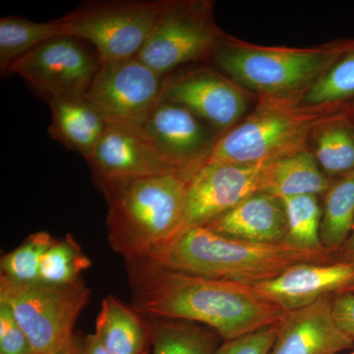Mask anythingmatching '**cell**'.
Returning <instances> with one entry per match:
<instances>
[{
	"mask_svg": "<svg viewBox=\"0 0 354 354\" xmlns=\"http://www.w3.org/2000/svg\"><path fill=\"white\" fill-rule=\"evenodd\" d=\"M174 0L87 1L59 18L67 36L87 41L101 64L136 57Z\"/></svg>",
	"mask_w": 354,
	"mask_h": 354,
	"instance_id": "8992f818",
	"label": "cell"
},
{
	"mask_svg": "<svg viewBox=\"0 0 354 354\" xmlns=\"http://www.w3.org/2000/svg\"><path fill=\"white\" fill-rule=\"evenodd\" d=\"M348 44L341 41L315 48H265L225 36L211 57L230 80L259 97L288 99L315 82Z\"/></svg>",
	"mask_w": 354,
	"mask_h": 354,
	"instance_id": "5b68a950",
	"label": "cell"
},
{
	"mask_svg": "<svg viewBox=\"0 0 354 354\" xmlns=\"http://www.w3.org/2000/svg\"><path fill=\"white\" fill-rule=\"evenodd\" d=\"M95 335L113 354H146L152 344L149 317L111 295L102 300Z\"/></svg>",
	"mask_w": 354,
	"mask_h": 354,
	"instance_id": "ac0fdd59",
	"label": "cell"
},
{
	"mask_svg": "<svg viewBox=\"0 0 354 354\" xmlns=\"http://www.w3.org/2000/svg\"><path fill=\"white\" fill-rule=\"evenodd\" d=\"M192 177L164 174L97 184L108 203L109 245L127 262L142 259L180 230Z\"/></svg>",
	"mask_w": 354,
	"mask_h": 354,
	"instance_id": "3957f363",
	"label": "cell"
},
{
	"mask_svg": "<svg viewBox=\"0 0 354 354\" xmlns=\"http://www.w3.org/2000/svg\"><path fill=\"white\" fill-rule=\"evenodd\" d=\"M288 99L308 108L351 109L354 104V39H349L344 53L315 82Z\"/></svg>",
	"mask_w": 354,
	"mask_h": 354,
	"instance_id": "7402d4cb",
	"label": "cell"
},
{
	"mask_svg": "<svg viewBox=\"0 0 354 354\" xmlns=\"http://www.w3.org/2000/svg\"><path fill=\"white\" fill-rule=\"evenodd\" d=\"M87 162L95 184L155 174H185L165 157L142 127L106 124Z\"/></svg>",
	"mask_w": 354,
	"mask_h": 354,
	"instance_id": "4fadbf2b",
	"label": "cell"
},
{
	"mask_svg": "<svg viewBox=\"0 0 354 354\" xmlns=\"http://www.w3.org/2000/svg\"><path fill=\"white\" fill-rule=\"evenodd\" d=\"M288 236L286 243L307 250H327L321 242L322 206L315 195L285 198Z\"/></svg>",
	"mask_w": 354,
	"mask_h": 354,
	"instance_id": "484cf974",
	"label": "cell"
},
{
	"mask_svg": "<svg viewBox=\"0 0 354 354\" xmlns=\"http://www.w3.org/2000/svg\"><path fill=\"white\" fill-rule=\"evenodd\" d=\"M80 337L74 335L73 339H70L68 342L62 346V348H57V351H51L46 354H82L81 349Z\"/></svg>",
	"mask_w": 354,
	"mask_h": 354,
	"instance_id": "d6a6232c",
	"label": "cell"
},
{
	"mask_svg": "<svg viewBox=\"0 0 354 354\" xmlns=\"http://www.w3.org/2000/svg\"><path fill=\"white\" fill-rule=\"evenodd\" d=\"M348 291H353V292H354V286H353V288H351V290H349Z\"/></svg>",
	"mask_w": 354,
	"mask_h": 354,
	"instance_id": "d590c367",
	"label": "cell"
},
{
	"mask_svg": "<svg viewBox=\"0 0 354 354\" xmlns=\"http://www.w3.org/2000/svg\"><path fill=\"white\" fill-rule=\"evenodd\" d=\"M142 128L165 157L190 176L206 164L221 136L189 109L162 100Z\"/></svg>",
	"mask_w": 354,
	"mask_h": 354,
	"instance_id": "5bb4252c",
	"label": "cell"
},
{
	"mask_svg": "<svg viewBox=\"0 0 354 354\" xmlns=\"http://www.w3.org/2000/svg\"><path fill=\"white\" fill-rule=\"evenodd\" d=\"M266 165L223 162L203 165L191 178L183 225L176 236L190 228L204 227L261 192Z\"/></svg>",
	"mask_w": 354,
	"mask_h": 354,
	"instance_id": "7c38bea8",
	"label": "cell"
},
{
	"mask_svg": "<svg viewBox=\"0 0 354 354\" xmlns=\"http://www.w3.org/2000/svg\"><path fill=\"white\" fill-rule=\"evenodd\" d=\"M332 181L308 148L266 165L261 192L281 199L300 195L320 197Z\"/></svg>",
	"mask_w": 354,
	"mask_h": 354,
	"instance_id": "ffe728a7",
	"label": "cell"
},
{
	"mask_svg": "<svg viewBox=\"0 0 354 354\" xmlns=\"http://www.w3.org/2000/svg\"><path fill=\"white\" fill-rule=\"evenodd\" d=\"M354 227V171L333 179L322 195L320 236L324 248L337 254Z\"/></svg>",
	"mask_w": 354,
	"mask_h": 354,
	"instance_id": "d4e9b609",
	"label": "cell"
},
{
	"mask_svg": "<svg viewBox=\"0 0 354 354\" xmlns=\"http://www.w3.org/2000/svg\"><path fill=\"white\" fill-rule=\"evenodd\" d=\"M225 38L214 22L212 2L174 0L136 58L165 77L184 64L212 57Z\"/></svg>",
	"mask_w": 354,
	"mask_h": 354,
	"instance_id": "ba28073f",
	"label": "cell"
},
{
	"mask_svg": "<svg viewBox=\"0 0 354 354\" xmlns=\"http://www.w3.org/2000/svg\"><path fill=\"white\" fill-rule=\"evenodd\" d=\"M164 82L136 57L104 62L85 99L108 124L141 128L162 101Z\"/></svg>",
	"mask_w": 354,
	"mask_h": 354,
	"instance_id": "30bf717a",
	"label": "cell"
},
{
	"mask_svg": "<svg viewBox=\"0 0 354 354\" xmlns=\"http://www.w3.org/2000/svg\"><path fill=\"white\" fill-rule=\"evenodd\" d=\"M348 354H354V351H353V353H348Z\"/></svg>",
	"mask_w": 354,
	"mask_h": 354,
	"instance_id": "8d00e7d4",
	"label": "cell"
},
{
	"mask_svg": "<svg viewBox=\"0 0 354 354\" xmlns=\"http://www.w3.org/2000/svg\"><path fill=\"white\" fill-rule=\"evenodd\" d=\"M162 100L189 109L221 135L243 120L250 94L220 72L197 67L165 76Z\"/></svg>",
	"mask_w": 354,
	"mask_h": 354,
	"instance_id": "8fae6325",
	"label": "cell"
},
{
	"mask_svg": "<svg viewBox=\"0 0 354 354\" xmlns=\"http://www.w3.org/2000/svg\"><path fill=\"white\" fill-rule=\"evenodd\" d=\"M55 241L46 232L30 234L17 248L2 256L0 276L20 283L39 281L41 260Z\"/></svg>",
	"mask_w": 354,
	"mask_h": 354,
	"instance_id": "83f0119b",
	"label": "cell"
},
{
	"mask_svg": "<svg viewBox=\"0 0 354 354\" xmlns=\"http://www.w3.org/2000/svg\"><path fill=\"white\" fill-rule=\"evenodd\" d=\"M92 266L71 234L55 239L41 260L39 281L48 285L64 286L76 283L82 272Z\"/></svg>",
	"mask_w": 354,
	"mask_h": 354,
	"instance_id": "4316f807",
	"label": "cell"
},
{
	"mask_svg": "<svg viewBox=\"0 0 354 354\" xmlns=\"http://www.w3.org/2000/svg\"><path fill=\"white\" fill-rule=\"evenodd\" d=\"M348 109L308 108L290 99H263L257 108L221 134L207 162L262 165L309 148L312 133Z\"/></svg>",
	"mask_w": 354,
	"mask_h": 354,
	"instance_id": "277c9868",
	"label": "cell"
},
{
	"mask_svg": "<svg viewBox=\"0 0 354 354\" xmlns=\"http://www.w3.org/2000/svg\"><path fill=\"white\" fill-rule=\"evenodd\" d=\"M333 313L339 328L354 341V292L342 291L333 295Z\"/></svg>",
	"mask_w": 354,
	"mask_h": 354,
	"instance_id": "4dcf8cb0",
	"label": "cell"
},
{
	"mask_svg": "<svg viewBox=\"0 0 354 354\" xmlns=\"http://www.w3.org/2000/svg\"><path fill=\"white\" fill-rule=\"evenodd\" d=\"M250 286L286 312L293 311L351 290L354 286V261L301 263L276 278Z\"/></svg>",
	"mask_w": 354,
	"mask_h": 354,
	"instance_id": "9a60e30c",
	"label": "cell"
},
{
	"mask_svg": "<svg viewBox=\"0 0 354 354\" xmlns=\"http://www.w3.org/2000/svg\"><path fill=\"white\" fill-rule=\"evenodd\" d=\"M332 297L286 313L269 354H337L354 348V341L337 325Z\"/></svg>",
	"mask_w": 354,
	"mask_h": 354,
	"instance_id": "2e32d148",
	"label": "cell"
},
{
	"mask_svg": "<svg viewBox=\"0 0 354 354\" xmlns=\"http://www.w3.org/2000/svg\"><path fill=\"white\" fill-rule=\"evenodd\" d=\"M101 60L87 41L59 36L44 41L21 57L10 70L48 104L58 100L85 99Z\"/></svg>",
	"mask_w": 354,
	"mask_h": 354,
	"instance_id": "9c48e42d",
	"label": "cell"
},
{
	"mask_svg": "<svg viewBox=\"0 0 354 354\" xmlns=\"http://www.w3.org/2000/svg\"><path fill=\"white\" fill-rule=\"evenodd\" d=\"M91 297L83 279L70 285L20 283L0 276V302L12 312L35 354H46L73 339L74 328Z\"/></svg>",
	"mask_w": 354,
	"mask_h": 354,
	"instance_id": "52a82bcc",
	"label": "cell"
},
{
	"mask_svg": "<svg viewBox=\"0 0 354 354\" xmlns=\"http://www.w3.org/2000/svg\"><path fill=\"white\" fill-rule=\"evenodd\" d=\"M153 354H216L221 337L201 324L149 317Z\"/></svg>",
	"mask_w": 354,
	"mask_h": 354,
	"instance_id": "cb8c5ba5",
	"label": "cell"
},
{
	"mask_svg": "<svg viewBox=\"0 0 354 354\" xmlns=\"http://www.w3.org/2000/svg\"><path fill=\"white\" fill-rule=\"evenodd\" d=\"M0 354H35L12 312L0 302Z\"/></svg>",
	"mask_w": 354,
	"mask_h": 354,
	"instance_id": "f1b7e54d",
	"label": "cell"
},
{
	"mask_svg": "<svg viewBox=\"0 0 354 354\" xmlns=\"http://www.w3.org/2000/svg\"><path fill=\"white\" fill-rule=\"evenodd\" d=\"M67 36L59 19L35 22L18 16L0 19V71L11 75L10 70L21 57L55 37Z\"/></svg>",
	"mask_w": 354,
	"mask_h": 354,
	"instance_id": "603a6c76",
	"label": "cell"
},
{
	"mask_svg": "<svg viewBox=\"0 0 354 354\" xmlns=\"http://www.w3.org/2000/svg\"><path fill=\"white\" fill-rule=\"evenodd\" d=\"M82 354H113L102 346L97 335L91 334L81 339Z\"/></svg>",
	"mask_w": 354,
	"mask_h": 354,
	"instance_id": "1f68e13d",
	"label": "cell"
},
{
	"mask_svg": "<svg viewBox=\"0 0 354 354\" xmlns=\"http://www.w3.org/2000/svg\"><path fill=\"white\" fill-rule=\"evenodd\" d=\"M348 116L349 118H351V121H353L354 124V104H353V106H351V109H349Z\"/></svg>",
	"mask_w": 354,
	"mask_h": 354,
	"instance_id": "e575fe53",
	"label": "cell"
},
{
	"mask_svg": "<svg viewBox=\"0 0 354 354\" xmlns=\"http://www.w3.org/2000/svg\"><path fill=\"white\" fill-rule=\"evenodd\" d=\"M337 255L339 259L354 261V227Z\"/></svg>",
	"mask_w": 354,
	"mask_h": 354,
	"instance_id": "836d02e7",
	"label": "cell"
},
{
	"mask_svg": "<svg viewBox=\"0 0 354 354\" xmlns=\"http://www.w3.org/2000/svg\"><path fill=\"white\" fill-rule=\"evenodd\" d=\"M147 258L172 271L245 285L269 281L301 263L339 259L328 250L252 243L223 236L206 227L185 230L155 247Z\"/></svg>",
	"mask_w": 354,
	"mask_h": 354,
	"instance_id": "7a4b0ae2",
	"label": "cell"
},
{
	"mask_svg": "<svg viewBox=\"0 0 354 354\" xmlns=\"http://www.w3.org/2000/svg\"><path fill=\"white\" fill-rule=\"evenodd\" d=\"M348 111L317 127L310 139V151L330 179L354 171V124Z\"/></svg>",
	"mask_w": 354,
	"mask_h": 354,
	"instance_id": "44dd1931",
	"label": "cell"
},
{
	"mask_svg": "<svg viewBox=\"0 0 354 354\" xmlns=\"http://www.w3.org/2000/svg\"><path fill=\"white\" fill-rule=\"evenodd\" d=\"M127 264L139 312L201 324L225 342L278 325L288 313L250 285L172 271L147 257Z\"/></svg>",
	"mask_w": 354,
	"mask_h": 354,
	"instance_id": "6da1fadb",
	"label": "cell"
},
{
	"mask_svg": "<svg viewBox=\"0 0 354 354\" xmlns=\"http://www.w3.org/2000/svg\"><path fill=\"white\" fill-rule=\"evenodd\" d=\"M204 227L216 234L252 243H286L285 205L281 198L258 192Z\"/></svg>",
	"mask_w": 354,
	"mask_h": 354,
	"instance_id": "e0dca14e",
	"label": "cell"
},
{
	"mask_svg": "<svg viewBox=\"0 0 354 354\" xmlns=\"http://www.w3.org/2000/svg\"><path fill=\"white\" fill-rule=\"evenodd\" d=\"M50 106L51 138L88 160L108 123L86 99L58 100Z\"/></svg>",
	"mask_w": 354,
	"mask_h": 354,
	"instance_id": "d6986e66",
	"label": "cell"
},
{
	"mask_svg": "<svg viewBox=\"0 0 354 354\" xmlns=\"http://www.w3.org/2000/svg\"><path fill=\"white\" fill-rule=\"evenodd\" d=\"M278 325L266 328L232 341H225L216 354H269L276 339Z\"/></svg>",
	"mask_w": 354,
	"mask_h": 354,
	"instance_id": "f546056e",
	"label": "cell"
}]
</instances>
